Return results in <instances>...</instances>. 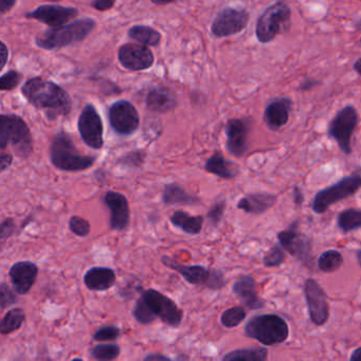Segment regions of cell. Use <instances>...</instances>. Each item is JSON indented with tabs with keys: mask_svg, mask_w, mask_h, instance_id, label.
Here are the masks:
<instances>
[{
	"mask_svg": "<svg viewBox=\"0 0 361 361\" xmlns=\"http://www.w3.org/2000/svg\"><path fill=\"white\" fill-rule=\"evenodd\" d=\"M22 93L30 104L42 109L49 120L67 117L71 113L72 101L70 95L62 87L51 81L33 78L22 87Z\"/></svg>",
	"mask_w": 361,
	"mask_h": 361,
	"instance_id": "6da1fadb",
	"label": "cell"
},
{
	"mask_svg": "<svg viewBox=\"0 0 361 361\" xmlns=\"http://www.w3.org/2000/svg\"><path fill=\"white\" fill-rule=\"evenodd\" d=\"M133 316L142 326L153 323L158 318L166 326L179 328L184 320V312L174 300L153 288L141 291L134 306Z\"/></svg>",
	"mask_w": 361,
	"mask_h": 361,
	"instance_id": "7a4b0ae2",
	"label": "cell"
},
{
	"mask_svg": "<svg viewBox=\"0 0 361 361\" xmlns=\"http://www.w3.org/2000/svg\"><path fill=\"white\" fill-rule=\"evenodd\" d=\"M50 162L60 171L77 173L89 170L97 161V156L79 152L74 139L65 131H58L50 144Z\"/></svg>",
	"mask_w": 361,
	"mask_h": 361,
	"instance_id": "3957f363",
	"label": "cell"
},
{
	"mask_svg": "<svg viewBox=\"0 0 361 361\" xmlns=\"http://www.w3.org/2000/svg\"><path fill=\"white\" fill-rule=\"evenodd\" d=\"M9 145L22 159H27L33 153L31 131L19 115H1L0 117V149L5 151Z\"/></svg>",
	"mask_w": 361,
	"mask_h": 361,
	"instance_id": "277c9868",
	"label": "cell"
},
{
	"mask_svg": "<svg viewBox=\"0 0 361 361\" xmlns=\"http://www.w3.org/2000/svg\"><path fill=\"white\" fill-rule=\"evenodd\" d=\"M95 20L91 18H83L68 25L50 28L49 30H47L35 38V44L40 49H61L74 42H82L95 29Z\"/></svg>",
	"mask_w": 361,
	"mask_h": 361,
	"instance_id": "5b68a950",
	"label": "cell"
},
{
	"mask_svg": "<svg viewBox=\"0 0 361 361\" xmlns=\"http://www.w3.org/2000/svg\"><path fill=\"white\" fill-rule=\"evenodd\" d=\"M245 335L264 346H273L283 344L289 336V326L281 316L263 314L251 318L244 330Z\"/></svg>",
	"mask_w": 361,
	"mask_h": 361,
	"instance_id": "8992f818",
	"label": "cell"
},
{
	"mask_svg": "<svg viewBox=\"0 0 361 361\" xmlns=\"http://www.w3.org/2000/svg\"><path fill=\"white\" fill-rule=\"evenodd\" d=\"M160 259L164 266L179 273L191 285L204 286L211 291H220L226 285L224 273L218 269L207 268L202 265H184L168 255H162Z\"/></svg>",
	"mask_w": 361,
	"mask_h": 361,
	"instance_id": "52a82bcc",
	"label": "cell"
},
{
	"mask_svg": "<svg viewBox=\"0 0 361 361\" xmlns=\"http://www.w3.org/2000/svg\"><path fill=\"white\" fill-rule=\"evenodd\" d=\"M361 188V170L353 175L342 178L339 182L319 191L314 198L312 210L317 214H322L328 210L330 206L346 200L356 194Z\"/></svg>",
	"mask_w": 361,
	"mask_h": 361,
	"instance_id": "ba28073f",
	"label": "cell"
},
{
	"mask_svg": "<svg viewBox=\"0 0 361 361\" xmlns=\"http://www.w3.org/2000/svg\"><path fill=\"white\" fill-rule=\"evenodd\" d=\"M291 10L285 1H278L267 8L257 22L255 34L259 42L266 44L275 40L291 22Z\"/></svg>",
	"mask_w": 361,
	"mask_h": 361,
	"instance_id": "9c48e42d",
	"label": "cell"
},
{
	"mask_svg": "<svg viewBox=\"0 0 361 361\" xmlns=\"http://www.w3.org/2000/svg\"><path fill=\"white\" fill-rule=\"evenodd\" d=\"M358 125V113L355 107H344L332 118L328 125V136L338 143L346 155L352 153V136Z\"/></svg>",
	"mask_w": 361,
	"mask_h": 361,
	"instance_id": "30bf717a",
	"label": "cell"
},
{
	"mask_svg": "<svg viewBox=\"0 0 361 361\" xmlns=\"http://www.w3.org/2000/svg\"><path fill=\"white\" fill-rule=\"evenodd\" d=\"M109 122L117 135L129 137L139 129V113L129 101H117L109 107Z\"/></svg>",
	"mask_w": 361,
	"mask_h": 361,
	"instance_id": "8fae6325",
	"label": "cell"
},
{
	"mask_svg": "<svg viewBox=\"0 0 361 361\" xmlns=\"http://www.w3.org/2000/svg\"><path fill=\"white\" fill-rule=\"evenodd\" d=\"M79 133L83 142L93 150L104 147V127L98 111L91 104L83 109L78 121Z\"/></svg>",
	"mask_w": 361,
	"mask_h": 361,
	"instance_id": "7c38bea8",
	"label": "cell"
},
{
	"mask_svg": "<svg viewBox=\"0 0 361 361\" xmlns=\"http://www.w3.org/2000/svg\"><path fill=\"white\" fill-rule=\"evenodd\" d=\"M280 245L298 261L310 265L312 259V242L308 235L298 230L297 223H294L286 230L278 234Z\"/></svg>",
	"mask_w": 361,
	"mask_h": 361,
	"instance_id": "4fadbf2b",
	"label": "cell"
},
{
	"mask_svg": "<svg viewBox=\"0 0 361 361\" xmlns=\"http://www.w3.org/2000/svg\"><path fill=\"white\" fill-rule=\"evenodd\" d=\"M248 12L245 9H236V8H225L218 12L216 17L212 22L213 35L216 38H228L241 33L248 26Z\"/></svg>",
	"mask_w": 361,
	"mask_h": 361,
	"instance_id": "5bb4252c",
	"label": "cell"
},
{
	"mask_svg": "<svg viewBox=\"0 0 361 361\" xmlns=\"http://www.w3.org/2000/svg\"><path fill=\"white\" fill-rule=\"evenodd\" d=\"M304 295L310 321L317 326H324L330 318V304L323 288L316 280L307 279L304 284Z\"/></svg>",
	"mask_w": 361,
	"mask_h": 361,
	"instance_id": "9a60e30c",
	"label": "cell"
},
{
	"mask_svg": "<svg viewBox=\"0 0 361 361\" xmlns=\"http://www.w3.org/2000/svg\"><path fill=\"white\" fill-rule=\"evenodd\" d=\"M120 64L131 71L147 70L154 64L153 52L145 45L125 44L118 51Z\"/></svg>",
	"mask_w": 361,
	"mask_h": 361,
	"instance_id": "2e32d148",
	"label": "cell"
},
{
	"mask_svg": "<svg viewBox=\"0 0 361 361\" xmlns=\"http://www.w3.org/2000/svg\"><path fill=\"white\" fill-rule=\"evenodd\" d=\"M104 204L111 213L109 227L113 231H125L131 223V209L125 194L109 191L104 196Z\"/></svg>",
	"mask_w": 361,
	"mask_h": 361,
	"instance_id": "e0dca14e",
	"label": "cell"
},
{
	"mask_svg": "<svg viewBox=\"0 0 361 361\" xmlns=\"http://www.w3.org/2000/svg\"><path fill=\"white\" fill-rule=\"evenodd\" d=\"M79 15L77 8L56 5H44L26 14V17L38 20L51 28L66 25Z\"/></svg>",
	"mask_w": 361,
	"mask_h": 361,
	"instance_id": "ac0fdd59",
	"label": "cell"
},
{
	"mask_svg": "<svg viewBox=\"0 0 361 361\" xmlns=\"http://www.w3.org/2000/svg\"><path fill=\"white\" fill-rule=\"evenodd\" d=\"M250 123L247 119H230L225 127L227 136L226 147L234 157H243L248 150V135Z\"/></svg>",
	"mask_w": 361,
	"mask_h": 361,
	"instance_id": "d6986e66",
	"label": "cell"
},
{
	"mask_svg": "<svg viewBox=\"0 0 361 361\" xmlns=\"http://www.w3.org/2000/svg\"><path fill=\"white\" fill-rule=\"evenodd\" d=\"M38 275V267L31 261L16 262L9 271V277L16 293L25 296L31 291Z\"/></svg>",
	"mask_w": 361,
	"mask_h": 361,
	"instance_id": "ffe728a7",
	"label": "cell"
},
{
	"mask_svg": "<svg viewBox=\"0 0 361 361\" xmlns=\"http://www.w3.org/2000/svg\"><path fill=\"white\" fill-rule=\"evenodd\" d=\"M232 291L243 305L251 310H262L265 307V300L259 297L257 291V282L249 275L237 278L232 286Z\"/></svg>",
	"mask_w": 361,
	"mask_h": 361,
	"instance_id": "44dd1931",
	"label": "cell"
},
{
	"mask_svg": "<svg viewBox=\"0 0 361 361\" xmlns=\"http://www.w3.org/2000/svg\"><path fill=\"white\" fill-rule=\"evenodd\" d=\"M147 109L157 113H166L177 106L175 93L168 87L157 86L147 93L145 99Z\"/></svg>",
	"mask_w": 361,
	"mask_h": 361,
	"instance_id": "7402d4cb",
	"label": "cell"
},
{
	"mask_svg": "<svg viewBox=\"0 0 361 361\" xmlns=\"http://www.w3.org/2000/svg\"><path fill=\"white\" fill-rule=\"evenodd\" d=\"M117 275L111 267H91L84 275V284L89 291H106L115 286Z\"/></svg>",
	"mask_w": 361,
	"mask_h": 361,
	"instance_id": "603a6c76",
	"label": "cell"
},
{
	"mask_svg": "<svg viewBox=\"0 0 361 361\" xmlns=\"http://www.w3.org/2000/svg\"><path fill=\"white\" fill-rule=\"evenodd\" d=\"M291 105L293 102L286 98L277 99L269 103L264 113V120L267 127L273 131H278L284 127L289 119Z\"/></svg>",
	"mask_w": 361,
	"mask_h": 361,
	"instance_id": "cb8c5ba5",
	"label": "cell"
},
{
	"mask_svg": "<svg viewBox=\"0 0 361 361\" xmlns=\"http://www.w3.org/2000/svg\"><path fill=\"white\" fill-rule=\"evenodd\" d=\"M277 202V196L267 192L247 194L237 202V209L252 215L267 212Z\"/></svg>",
	"mask_w": 361,
	"mask_h": 361,
	"instance_id": "d4e9b609",
	"label": "cell"
},
{
	"mask_svg": "<svg viewBox=\"0 0 361 361\" xmlns=\"http://www.w3.org/2000/svg\"><path fill=\"white\" fill-rule=\"evenodd\" d=\"M161 200L166 206H198L202 202L198 196L191 194L177 182L164 186Z\"/></svg>",
	"mask_w": 361,
	"mask_h": 361,
	"instance_id": "484cf974",
	"label": "cell"
},
{
	"mask_svg": "<svg viewBox=\"0 0 361 361\" xmlns=\"http://www.w3.org/2000/svg\"><path fill=\"white\" fill-rule=\"evenodd\" d=\"M204 170L208 173L223 178V179H233L239 174V166L234 162L226 159L222 152H215L204 163Z\"/></svg>",
	"mask_w": 361,
	"mask_h": 361,
	"instance_id": "4316f807",
	"label": "cell"
},
{
	"mask_svg": "<svg viewBox=\"0 0 361 361\" xmlns=\"http://www.w3.org/2000/svg\"><path fill=\"white\" fill-rule=\"evenodd\" d=\"M170 222L186 234L198 235L202 232L204 220L202 215H191L184 211L177 210L171 215Z\"/></svg>",
	"mask_w": 361,
	"mask_h": 361,
	"instance_id": "83f0119b",
	"label": "cell"
},
{
	"mask_svg": "<svg viewBox=\"0 0 361 361\" xmlns=\"http://www.w3.org/2000/svg\"><path fill=\"white\" fill-rule=\"evenodd\" d=\"M129 36L145 46H158L161 40V34L150 26H134L129 30Z\"/></svg>",
	"mask_w": 361,
	"mask_h": 361,
	"instance_id": "f1b7e54d",
	"label": "cell"
},
{
	"mask_svg": "<svg viewBox=\"0 0 361 361\" xmlns=\"http://www.w3.org/2000/svg\"><path fill=\"white\" fill-rule=\"evenodd\" d=\"M25 319V310L22 308L16 307L8 310L7 314L3 316L1 322H0V334L6 336V335L16 332L22 328Z\"/></svg>",
	"mask_w": 361,
	"mask_h": 361,
	"instance_id": "f546056e",
	"label": "cell"
},
{
	"mask_svg": "<svg viewBox=\"0 0 361 361\" xmlns=\"http://www.w3.org/2000/svg\"><path fill=\"white\" fill-rule=\"evenodd\" d=\"M268 358V351L265 348H239L223 357V360L265 361Z\"/></svg>",
	"mask_w": 361,
	"mask_h": 361,
	"instance_id": "4dcf8cb0",
	"label": "cell"
},
{
	"mask_svg": "<svg viewBox=\"0 0 361 361\" xmlns=\"http://www.w3.org/2000/svg\"><path fill=\"white\" fill-rule=\"evenodd\" d=\"M337 226L344 233L361 229V210L348 209L338 215Z\"/></svg>",
	"mask_w": 361,
	"mask_h": 361,
	"instance_id": "1f68e13d",
	"label": "cell"
},
{
	"mask_svg": "<svg viewBox=\"0 0 361 361\" xmlns=\"http://www.w3.org/2000/svg\"><path fill=\"white\" fill-rule=\"evenodd\" d=\"M344 264V257L338 250H328L318 259V268L323 273H330L339 271Z\"/></svg>",
	"mask_w": 361,
	"mask_h": 361,
	"instance_id": "d6a6232c",
	"label": "cell"
},
{
	"mask_svg": "<svg viewBox=\"0 0 361 361\" xmlns=\"http://www.w3.org/2000/svg\"><path fill=\"white\" fill-rule=\"evenodd\" d=\"M121 354V348L115 344H97L90 350L93 359L99 361L115 360Z\"/></svg>",
	"mask_w": 361,
	"mask_h": 361,
	"instance_id": "836d02e7",
	"label": "cell"
},
{
	"mask_svg": "<svg viewBox=\"0 0 361 361\" xmlns=\"http://www.w3.org/2000/svg\"><path fill=\"white\" fill-rule=\"evenodd\" d=\"M247 312L242 306H234L228 308L220 316V322L227 328H233L239 326L246 319Z\"/></svg>",
	"mask_w": 361,
	"mask_h": 361,
	"instance_id": "e575fe53",
	"label": "cell"
},
{
	"mask_svg": "<svg viewBox=\"0 0 361 361\" xmlns=\"http://www.w3.org/2000/svg\"><path fill=\"white\" fill-rule=\"evenodd\" d=\"M147 152L144 150H133L118 158L115 163L119 164L120 166L129 168H141L147 160Z\"/></svg>",
	"mask_w": 361,
	"mask_h": 361,
	"instance_id": "d590c367",
	"label": "cell"
},
{
	"mask_svg": "<svg viewBox=\"0 0 361 361\" xmlns=\"http://www.w3.org/2000/svg\"><path fill=\"white\" fill-rule=\"evenodd\" d=\"M69 230L74 233L77 236L86 237L90 234L91 225L86 218L74 215L71 216L68 222Z\"/></svg>",
	"mask_w": 361,
	"mask_h": 361,
	"instance_id": "8d00e7d4",
	"label": "cell"
},
{
	"mask_svg": "<svg viewBox=\"0 0 361 361\" xmlns=\"http://www.w3.org/2000/svg\"><path fill=\"white\" fill-rule=\"evenodd\" d=\"M285 249L279 245H275L263 259L264 265L266 267H279L285 262Z\"/></svg>",
	"mask_w": 361,
	"mask_h": 361,
	"instance_id": "74e56055",
	"label": "cell"
},
{
	"mask_svg": "<svg viewBox=\"0 0 361 361\" xmlns=\"http://www.w3.org/2000/svg\"><path fill=\"white\" fill-rule=\"evenodd\" d=\"M18 294L15 289H12L6 282H3L0 285V310H6L10 306L15 305L18 303Z\"/></svg>",
	"mask_w": 361,
	"mask_h": 361,
	"instance_id": "f35d334b",
	"label": "cell"
},
{
	"mask_svg": "<svg viewBox=\"0 0 361 361\" xmlns=\"http://www.w3.org/2000/svg\"><path fill=\"white\" fill-rule=\"evenodd\" d=\"M121 335V330L115 326H101L97 332L93 334V339L95 342H115Z\"/></svg>",
	"mask_w": 361,
	"mask_h": 361,
	"instance_id": "ab89813d",
	"label": "cell"
},
{
	"mask_svg": "<svg viewBox=\"0 0 361 361\" xmlns=\"http://www.w3.org/2000/svg\"><path fill=\"white\" fill-rule=\"evenodd\" d=\"M225 210H226V200H218L212 204L208 211L207 218L213 227H218L224 218Z\"/></svg>",
	"mask_w": 361,
	"mask_h": 361,
	"instance_id": "60d3db41",
	"label": "cell"
},
{
	"mask_svg": "<svg viewBox=\"0 0 361 361\" xmlns=\"http://www.w3.org/2000/svg\"><path fill=\"white\" fill-rule=\"evenodd\" d=\"M22 76L15 70L8 71L7 74H3L0 79V88L1 90H13L14 88L19 85Z\"/></svg>",
	"mask_w": 361,
	"mask_h": 361,
	"instance_id": "b9f144b4",
	"label": "cell"
},
{
	"mask_svg": "<svg viewBox=\"0 0 361 361\" xmlns=\"http://www.w3.org/2000/svg\"><path fill=\"white\" fill-rule=\"evenodd\" d=\"M17 226H16L15 220L12 218H6L1 225H0V241L3 244H5L9 237L15 233Z\"/></svg>",
	"mask_w": 361,
	"mask_h": 361,
	"instance_id": "7bdbcfd3",
	"label": "cell"
},
{
	"mask_svg": "<svg viewBox=\"0 0 361 361\" xmlns=\"http://www.w3.org/2000/svg\"><path fill=\"white\" fill-rule=\"evenodd\" d=\"M115 0H93V6L98 11H107L115 6Z\"/></svg>",
	"mask_w": 361,
	"mask_h": 361,
	"instance_id": "ee69618b",
	"label": "cell"
},
{
	"mask_svg": "<svg viewBox=\"0 0 361 361\" xmlns=\"http://www.w3.org/2000/svg\"><path fill=\"white\" fill-rule=\"evenodd\" d=\"M12 163H13V156L3 151L1 156H0V172L3 173V172L7 171Z\"/></svg>",
	"mask_w": 361,
	"mask_h": 361,
	"instance_id": "f6af8a7d",
	"label": "cell"
},
{
	"mask_svg": "<svg viewBox=\"0 0 361 361\" xmlns=\"http://www.w3.org/2000/svg\"><path fill=\"white\" fill-rule=\"evenodd\" d=\"M16 0H0V11L5 14L15 6Z\"/></svg>",
	"mask_w": 361,
	"mask_h": 361,
	"instance_id": "bcb514c9",
	"label": "cell"
},
{
	"mask_svg": "<svg viewBox=\"0 0 361 361\" xmlns=\"http://www.w3.org/2000/svg\"><path fill=\"white\" fill-rule=\"evenodd\" d=\"M1 46V51H0V56H1V65H0V70L5 68L6 64H7L8 56H9V51H8L7 46L5 42H0Z\"/></svg>",
	"mask_w": 361,
	"mask_h": 361,
	"instance_id": "7dc6e473",
	"label": "cell"
},
{
	"mask_svg": "<svg viewBox=\"0 0 361 361\" xmlns=\"http://www.w3.org/2000/svg\"><path fill=\"white\" fill-rule=\"evenodd\" d=\"M303 192H302L301 188L295 186V188H294V202H295L297 206H301V204H303Z\"/></svg>",
	"mask_w": 361,
	"mask_h": 361,
	"instance_id": "c3c4849f",
	"label": "cell"
},
{
	"mask_svg": "<svg viewBox=\"0 0 361 361\" xmlns=\"http://www.w3.org/2000/svg\"><path fill=\"white\" fill-rule=\"evenodd\" d=\"M170 357L161 354H150L144 357V360H170Z\"/></svg>",
	"mask_w": 361,
	"mask_h": 361,
	"instance_id": "681fc988",
	"label": "cell"
},
{
	"mask_svg": "<svg viewBox=\"0 0 361 361\" xmlns=\"http://www.w3.org/2000/svg\"><path fill=\"white\" fill-rule=\"evenodd\" d=\"M351 361H358L361 360V346L360 348H356L354 352L352 353L350 357Z\"/></svg>",
	"mask_w": 361,
	"mask_h": 361,
	"instance_id": "f907efd6",
	"label": "cell"
},
{
	"mask_svg": "<svg viewBox=\"0 0 361 361\" xmlns=\"http://www.w3.org/2000/svg\"><path fill=\"white\" fill-rule=\"evenodd\" d=\"M152 3H156V5H168L175 1V0H151Z\"/></svg>",
	"mask_w": 361,
	"mask_h": 361,
	"instance_id": "816d5d0a",
	"label": "cell"
},
{
	"mask_svg": "<svg viewBox=\"0 0 361 361\" xmlns=\"http://www.w3.org/2000/svg\"><path fill=\"white\" fill-rule=\"evenodd\" d=\"M355 70L357 71V74L361 76V58L357 60V62L354 65Z\"/></svg>",
	"mask_w": 361,
	"mask_h": 361,
	"instance_id": "f5cc1de1",
	"label": "cell"
},
{
	"mask_svg": "<svg viewBox=\"0 0 361 361\" xmlns=\"http://www.w3.org/2000/svg\"><path fill=\"white\" fill-rule=\"evenodd\" d=\"M356 257H357V261H358V264H359V265H360V267H361V249H360V250L357 251Z\"/></svg>",
	"mask_w": 361,
	"mask_h": 361,
	"instance_id": "db71d44e",
	"label": "cell"
}]
</instances>
